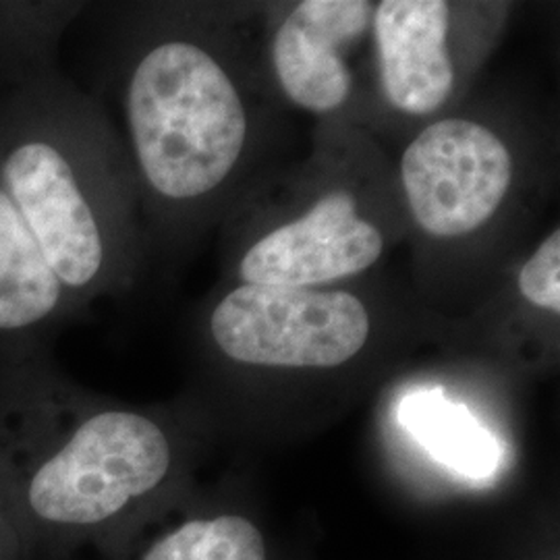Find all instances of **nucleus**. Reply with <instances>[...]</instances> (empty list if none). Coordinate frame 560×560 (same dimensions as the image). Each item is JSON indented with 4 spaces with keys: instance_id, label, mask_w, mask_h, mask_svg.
I'll return each mask as SVG.
<instances>
[{
    "instance_id": "f257e3e1",
    "label": "nucleus",
    "mask_w": 560,
    "mask_h": 560,
    "mask_svg": "<svg viewBox=\"0 0 560 560\" xmlns=\"http://www.w3.org/2000/svg\"><path fill=\"white\" fill-rule=\"evenodd\" d=\"M173 421L96 399L50 345L0 349V499L30 560H71L180 494Z\"/></svg>"
},
{
    "instance_id": "f03ea898",
    "label": "nucleus",
    "mask_w": 560,
    "mask_h": 560,
    "mask_svg": "<svg viewBox=\"0 0 560 560\" xmlns=\"http://www.w3.org/2000/svg\"><path fill=\"white\" fill-rule=\"evenodd\" d=\"M0 185L78 305L125 264V203L96 108L59 71L0 94Z\"/></svg>"
},
{
    "instance_id": "7ed1b4c3",
    "label": "nucleus",
    "mask_w": 560,
    "mask_h": 560,
    "mask_svg": "<svg viewBox=\"0 0 560 560\" xmlns=\"http://www.w3.org/2000/svg\"><path fill=\"white\" fill-rule=\"evenodd\" d=\"M125 115L141 180L166 210L212 194L240 161L247 136L229 73L208 48L179 34L136 55Z\"/></svg>"
},
{
    "instance_id": "20e7f679",
    "label": "nucleus",
    "mask_w": 560,
    "mask_h": 560,
    "mask_svg": "<svg viewBox=\"0 0 560 560\" xmlns=\"http://www.w3.org/2000/svg\"><path fill=\"white\" fill-rule=\"evenodd\" d=\"M210 337L243 365L332 370L370 339V314L347 291L241 284L210 314Z\"/></svg>"
},
{
    "instance_id": "39448f33",
    "label": "nucleus",
    "mask_w": 560,
    "mask_h": 560,
    "mask_svg": "<svg viewBox=\"0 0 560 560\" xmlns=\"http://www.w3.org/2000/svg\"><path fill=\"white\" fill-rule=\"evenodd\" d=\"M400 179L420 229L434 237H463L501 208L513 180V156L486 125L439 120L405 150Z\"/></svg>"
},
{
    "instance_id": "423d86ee",
    "label": "nucleus",
    "mask_w": 560,
    "mask_h": 560,
    "mask_svg": "<svg viewBox=\"0 0 560 560\" xmlns=\"http://www.w3.org/2000/svg\"><path fill=\"white\" fill-rule=\"evenodd\" d=\"M382 252L384 237L358 214L355 198L332 191L298 221L256 241L241 260L240 277L243 284L314 289L360 275Z\"/></svg>"
},
{
    "instance_id": "0eeeda50",
    "label": "nucleus",
    "mask_w": 560,
    "mask_h": 560,
    "mask_svg": "<svg viewBox=\"0 0 560 560\" xmlns=\"http://www.w3.org/2000/svg\"><path fill=\"white\" fill-rule=\"evenodd\" d=\"M372 4L361 0H305L282 21L272 62L284 94L301 108L330 113L351 94L342 48L370 25Z\"/></svg>"
},
{
    "instance_id": "6e6552de",
    "label": "nucleus",
    "mask_w": 560,
    "mask_h": 560,
    "mask_svg": "<svg viewBox=\"0 0 560 560\" xmlns=\"http://www.w3.org/2000/svg\"><path fill=\"white\" fill-rule=\"evenodd\" d=\"M451 9L439 0H386L374 18L382 90L407 115H430L453 92Z\"/></svg>"
},
{
    "instance_id": "1a4fd4ad",
    "label": "nucleus",
    "mask_w": 560,
    "mask_h": 560,
    "mask_svg": "<svg viewBox=\"0 0 560 560\" xmlns=\"http://www.w3.org/2000/svg\"><path fill=\"white\" fill-rule=\"evenodd\" d=\"M104 560H270L260 525L177 494L98 550Z\"/></svg>"
},
{
    "instance_id": "9d476101",
    "label": "nucleus",
    "mask_w": 560,
    "mask_h": 560,
    "mask_svg": "<svg viewBox=\"0 0 560 560\" xmlns=\"http://www.w3.org/2000/svg\"><path fill=\"white\" fill-rule=\"evenodd\" d=\"M78 310L0 185V349L50 345Z\"/></svg>"
},
{
    "instance_id": "9b49d317",
    "label": "nucleus",
    "mask_w": 560,
    "mask_h": 560,
    "mask_svg": "<svg viewBox=\"0 0 560 560\" xmlns=\"http://www.w3.org/2000/svg\"><path fill=\"white\" fill-rule=\"evenodd\" d=\"M402 425L448 469L465 478H488L501 465L497 439L463 405L444 399L428 388L407 395L400 402Z\"/></svg>"
},
{
    "instance_id": "f8f14e48",
    "label": "nucleus",
    "mask_w": 560,
    "mask_h": 560,
    "mask_svg": "<svg viewBox=\"0 0 560 560\" xmlns=\"http://www.w3.org/2000/svg\"><path fill=\"white\" fill-rule=\"evenodd\" d=\"M80 2L0 0V94L57 71L60 38Z\"/></svg>"
},
{
    "instance_id": "ddd939ff",
    "label": "nucleus",
    "mask_w": 560,
    "mask_h": 560,
    "mask_svg": "<svg viewBox=\"0 0 560 560\" xmlns=\"http://www.w3.org/2000/svg\"><path fill=\"white\" fill-rule=\"evenodd\" d=\"M521 295L546 312H560V231L557 229L541 243L536 254L523 264L520 279Z\"/></svg>"
},
{
    "instance_id": "4468645a",
    "label": "nucleus",
    "mask_w": 560,
    "mask_h": 560,
    "mask_svg": "<svg viewBox=\"0 0 560 560\" xmlns=\"http://www.w3.org/2000/svg\"><path fill=\"white\" fill-rule=\"evenodd\" d=\"M0 560H30L20 527L0 499Z\"/></svg>"
}]
</instances>
